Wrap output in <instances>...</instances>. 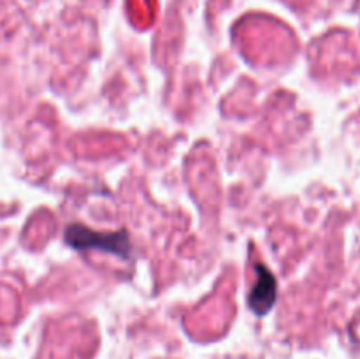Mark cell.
<instances>
[{
  "mask_svg": "<svg viewBox=\"0 0 360 359\" xmlns=\"http://www.w3.org/2000/svg\"><path fill=\"white\" fill-rule=\"evenodd\" d=\"M65 239L70 246L77 250L97 248L102 252L112 253L122 259H129L132 256V245L127 231L118 232H95L84 225L72 224L67 227Z\"/></svg>",
  "mask_w": 360,
  "mask_h": 359,
  "instance_id": "cell-1",
  "label": "cell"
},
{
  "mask_svg": "<svg viewBox=\"0 0 360 359\" xmlns=\"http://www.w3.org/2000/svg\"><path fill=\"white\" fill-rule=\"evenodd\" d=\"M253 271L257 275V282L248 296V305L257 315H266L276 303V278L264 264H255Z\"/></svg>",
  "mask_w": 360,
  "mask_h": 359,
  "instance_id": "cell-2",
  "label": "cell"
}]
</instances>
